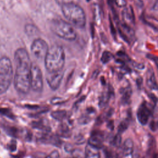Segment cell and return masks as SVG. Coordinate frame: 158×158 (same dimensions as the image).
Here are the masks:
<instances>
[{"mask_svg":"<svg viewBox=\"0 0 158 158\" xmlns=\"http://www.w3.org/2000/svg\"><path fill=\"white\" fill-rule=\"evenodd\" d=\"M30 88L36 92H41L43 88L41 70L37 64L33 63H31L30 69Z\"/></svg>","mask_w":158,"mask_h":158,"instance_id":"obj_6","label":"cell"},{"mask_svg":"<svg viewBox=\"0 0 158 158\" xmlns=\"http://www.w3.org/2000/svg\"><path fill=\"white\" fill-rule=\"evenodd\" d=\"M64 102V101L62 98H55L51 100V103L52 104H61Z\"/></svg>","mask_w":158,"mask_h":158,"instance_id":"obj_31","label":"cell"},{"mask_svg":"<svg viewBox=\"0 0 158 158\" xmlns=\"http://www.w3.org/2000/svg\"><path fill=\"white\" fill-rule=\"evenodd\" d=\"M70 158H75V157H70Z\"/></svg>","mask_w":158,"mask_h":158,"instance_id":"obj_35","label":"cell"},{"mask_svg":"<svg viewBox=\"0 0 158 158\" xmlns=\"http://www.w3.org/2000/svg\"><path fill=\"white\" fill-rule=\"evenodd\" d=\"M155 125H156V123L153 121V122H151V129H152V130H153V131H154V130H156V127H155Z\"/></svg>","mask_w":158,"mask_h":158,"instance_id":"obj_33","label":"cell"},{"mask_svg":"<svg viewBox=\"0 0 158 158\" xmlns=\"http://www.w3.org/2000/svg\"><path fill=\"white\" fill-rule=\"evenodd\" d=\"M115 3L118 7H125L127 4L126 0H115Z\"/></svg>","mask_w":158,"mask_h":158,"instance_id":"obj_29","label":"cell"},{"mask_svg":"<svg viewBox=\"0 0 158 158\" xmlns=\"http://www.w3.org/2000/svg\"><path fill=\"white\" fill-rule=\"evenodd\" d=\"M103 152L104 154V158H114L112 151L107 148H105L103 149Z\"/></svg>","mask_w":158,"mask_h":158,"instance_id":"obj_28","label":"cell"},{"mask_svg":"<svg viewBox=\"0 0 158 158\" xmlns=\"http://www.w3.org/2000/svg\"><path fill=\"white\" fill-rule=\"evenodd\" d=\"M122 101L123 104H127L128 103L131 96V89L130 87H127L123 89H122Z\"/></svg>","mask_w":158,"mask_h":158,"instance_id":"obj_17","label":"cell"},{"mask_svg":"<svg viewBox=\"0 0 158 158\" xmlns=\"http://www.w3.org/2000/svg\"><path fill=\"white\" fill-rule=\"evenodd\" d=\"M104 135L99 131H94L88 139V144L98 149L103 148Z\"/></svg>","mask_w":158,"mask_h":158,"instance_id":"obj_10","label":"cell"},{"mask_svg":"<svg viewBox=\"0 0 158 158\" xmlns=\"http://www.w3.org/2000/svg\"><path fill=\"white\" fill-rule=\"evenodd\" d=\"M60 7L63 15L71 25L80 28L85 27L86 25L85 12L78 3L68 4Z\"/></svg>","mask_w":158,"mask_h":158,"instance_id":"obj_3","label":"cell"},{"mask_svg":"<svg viewBox=\"0 0 158 158\" xmlns=\"http://www.w3.org/2000/svg\"><path fill=\"white\" fill-rule=\"evenodd\" d=\"M85 158H100L99 149L87 144L84 153Z\"/></svg>","mask_w":158,"mask_h":158,"instance_id":"obj_12","label":"cell"},{"mask_svg":"<svg viewBox=\"0 0 158 158\" xmlns=\"http://www.w3.org/2000/svg\"><path fill=\"white\" fill-rule=\"evenodd\" d=\"M72 152L75 158H82L84 157V152L80 149H73Z\"/></svg>","mask_w":158,"mask_h":158,"instance_id":"obj_26","label":"cell"},{"mask_svg":"<svg viewBox=\"0 0 158 158\" xmlns=\"http://www.w3.org/2000/svg\"><path fill=\"white\" fill-rule=\"evenodd\" d=\"M121 135L120 134L117 133V135H115V136H114L110 141L111 144L113 145L115 147H118L121 143Z\"/></svg>","mask_w":158,"mask_h":158,"instance_id":"obj_24","label":"cell"},{"mask_svg":"<svg viewBox=\"0 0 158 158\" xmlns=\"http://www.w3.org/2000/svg\"><path fill=\"white\" fill-rule=\"evenodd\" d=\"M15 72L14 84L20 93L27 94L30 89V69L31 62L28 51L23 48H18L14 54Z\"/></svg>","mask_w":158,"mask_h":158,"instance_id":"obj_1","label":"cell"},{"mask_svg":"<svg viewBox=\"0 0 158 158\" xmlns=\"http://www.w3.org/2000/svg\"><path fill=\"white\" fill-rule=\"evenodd\" d=\"M52 31L59 38L68 41H73L77 38V33L73 26L62 19H54L51 22Z\"/></svg>","mask_w":158,"mask_h":158,"instance_id":"obj_4","label":"cell"},{"mask_svg":"<svg viewBox=\"0 0 158 158\" xmlns=\"http://www.w3.org/2000/svg\"><path fill=\"white\" fill-rule=\"evenodd\" d=\"M49 48L46 41L38 38L35 39L31 43V52L35 58L41 60L44 58Z\"/></svg>","mask_w":158,"mask_h":158,"instance_id":"obj_7","label":"cell"},{"mask_svg":"<svg viewBox=\"0 0 158 158\" xmlns=\"http://www.w3.org/2000/svg\"><path fill=\"white\" fill-rule=\"evenodd\" d=\"M151 114V110L147 106L146 103L143 102L139 107L137 112V118L138 122L143 125H146Z\"/></svg>","mask_w":158,"mask_h":158,"instance_id":"obj_9","label":"cell"},{"mask_svg":"<svg viewBox=\"0 0 158 158\" xmlns=\"http://www.w3.org/2000/svg\"><path fill=\"white\" fill-rule=\"evenodd\" d=\"M40 141L44 143H49L55 145L56 146H60L61 144V140L56 135H52L49 133H46L42 135L40 138Z\"/></svg>","mask_w":158,"mask_h":158,"instance_id":"obj_11","label":"cell"},{"mask_svg":"<svg viewBox=\"0 0 158 158\" xmlns=\"http://www.w3.org/2000/svg\"><path fill=\"white\" fill-rule=\"evenodd\" d=\"M25 32L27 36L31 37L39 34L40 30L35 25L32 23H27L25 26Z\"/></svg>","mask_w":158,"mask_h":158,"instance_id":"obj_14","label":"cell"},{"mask_svg":"<svg viewBox=\"0 0 158 158\" xmlns=\"http://www.w3.org/2000/svg\"><path fill=\"white\" fill-rule=\"evenodd\" d=\"M13 77V68L10 59L4 56L0 58V94L9 88Z\"/></svg>","mask_w":158,"mask_h":158,"instance_id":"obj_5","label":"cell"},{"mask_svg":"<svg viewBox=\"0 0 158 158\" xmlns=\"http://www.w3.org/2000/svg\"><path fill=\"white\" fill-rule=\"evenodd\" d=\"M65 149L67 152H71L73 150V148L72 144H66L65 145Z\"/></svg>","mask_w":158,"mask_h":158,"instance_id":"obj_32","label":"cell"},{"mask_svg":"<svg viewBox=\"0 0 158 158\" xmlns=\"http://www.w3.org/2000/svg\"><path fill=\"white\" fill-rule=\"evenodd\" d=\"M147 85L150 88L152 89H157L156 79L154 73L152 72L149 73L147 77Z\"/></svg>","mask_w":158,"mask_h":158,"instance_id":"obj_18","label":"cell"},{"mask_svg":"<svg viewBox=\"0 0 158 158\" xmlns=\"http://www.w3.org/2000/svg\"><path fill=\"white\" fill-rule=\"evenodd\" d=\"M112 94V91L110 89H109L107 91L102 93V94L101 96L99 98V105L100 107L101 108L104 107L107 104Z\"/></svg>","mask_w":158,"mask_h":158,"instance_id":"obj_15","label":"cell"},{"mask_svg":"<svg viewBox=\"0 0 158 158\" xmlns=\"http://www.w3.org/2000/svg\"><path fill=\"white\" fill-rule=\"evenodd\" d=\"M128 125H129V121L128 119L122 121L120 123L119 125L118 126V133L121 135V133L124 132L128 128Z\"/></svg>","mask_w":158,"mask_h":158,"instance_id":"obj_22","label":"cell"},{"mask_svg":"<svg viewBox=\"0 0 158 158\" xmlns=\"http://www.w3.org/2000/svg\"><path fill=\"white\" fill-rule=\"evenodd\" d=\"M123 18L126 22L129 23H133L134 20V16H133V10L131 7L129 9L128 8L125 9L123 11Z\"/></svg>","mask_w":158,"mask_h":158,"instance_id":"obj_21","label":"cell"},{"mask_svg":"<svg viewBox=\"0 0 158 158\" xmlns=\"http://www.w3.org/2000/svg\"><path fill=\"white\" fill-rule=\"evenodd\" d=\"M45 158H59V152L57 151L54 150V151H52Z\"/></svg>","mask_w":158,"mask_h":158,"instance_id":"obj_30","label":"cell"},{"mask_svg":"<svg viewBox=\"0 0 158 158\" xmlns=\"http://www.w3.org/2000/svg\"><path fill=\"white\" fill-rule=\"evenodd\" d=\"M91 120V118L86 115H82L78 118V122L80 124H86L88 123Z\"/></svg>","mask_w":158,"mask_h":158,"instance_id":"obj_27","label":"cell"},{"mask_svg":"<svg viewBox=\"0 0 158 158\" xmlns=\"http://www.w3.org/2000/svg\"><path fill=\"white\" fill-rule=\"evenodd\" d=\"M56 2L60 6V7L68 4H71V3H78V0H55Z\"/></svg>","mask_w":158,"mask_h":158,"instance_id":"obj_25","label":"cell"},{"mask_svg":"<svg viewBox=\"0 0 158 158\" xmlns=\"http://www.w3.org/2000/svg\"><path fill=\"white\" fill-rule=\"evenodd\" d=\"M64 76L63 70L57 72H48L46 80L48 85L52 90H56L59 87Z\"/></svg>","mask_w":158,"mask_h":158,"instance_id":"obj_8","label":"cell"},{"mask_svg":"<svg viewBox=\"0 0 158 158\" xmlns=\"http://www.w3.org/2000/svg\"><path fill=\"white\" fill-rule=\"evenodd\" d=\"M51 115L53 118L61 121L66 117L67 112L64 110H55V111H53L51 112Z\"/></svg>","mask_w":158,"mask_h":158,"instance_id":"obj_19","label":"cell"},{"mask_svg":"<svg viewBox=\"0 0 158 158\" xmlns=\"http://www.w3.org/2000/svg\"><path fill=\"white\" fill-rule=\"evenodd\" d=\"M44 60L48 72L62 70L65 61V54L63 48L57 44L51 46L49 48Z\"/></svg>","mask_w":158,"mask_h":158,"instance_id":"obj_2","label":"cell"},{"mask_svg":"<svg viewBox=\"0 0 158 158\" xmlns=\"http://www.w3.org/2000/svg\"><path fill=\"white\" fill-rule=\"evenodd\" d=\"M32 126L33 128L45 131L46 133H48L51 130L50 127L48 125H47L46 124H45L44 121L35 122L32 123Z\"/></svg>","mask_w":158,"mask_h":158,"instance_id":"obj_20","label":"cell"},{"mask_svg":"<svg viewBox=\"0 0 158 158\" xmlns=\"http://www.w3.org/2000/svg\"><path fill=\"white\" fill-rule=\"evenodd\" d=\"M133 141L131 138H127L125 140L123 147H122V153L123 156H128L133 152Z\"/></svg>","mask_w":158,"mask_h":158,"instance_id":"obj_13","label":"cell"},{"mask_svg":"<svg viewBox=\"0 0 158 158\" xmlns=\"http://www.w3.org/2000/svg\"><path fill=\"white\" fill-rule=\"evenodd\" d=\"M57 134L60 136L68 138L71 135V131L69 127L64 123L60 125L57 129Z\"/></svg>","mask_w":158,"mask_h":158,"instance_id":"obj_16","label":"cell"},{"mask_svg":"<svg viewBox=\"0 0 158 158\" xmlns=\"http://www.w3.org/2000/svg\"><path fill=\"white\" fill-rule=\"evenodd\" d=\"M107 126L109 127V128H110L111 130H113L114 128V123H113V121H110L109 123H108V125Z\"/></svg>","mask_w":158,"mask_h":158,"instance_id":"obj_34","label":"cell"},{"mask_svg":"<svg viewBox=\"0 0 158 158\" xmlns=\"http://www.w3.org/2000/svg\"><path fill=\"white\" fill-rule=\"evenodd\" d=\"M113 58L112 54L109 51H104L101 56V61L104 64L109 62Z\"/></svg>","mask_w":158,"mask_h":158,"instance_id":"obj_23","label":"cell"}]
</instances>
